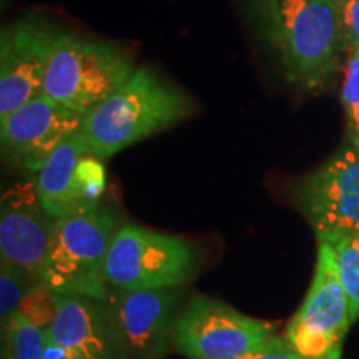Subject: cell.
I'll return each mask as SVG.
<instances>
[{"label":"cell","instance_id":"obj_1","mask_svg":"<svg viewBox=\"0 0 359 359\" xmlns=\"http://www.w3.org/2000/svg\"><path fill=\"white\" fill-rule=\"evenodd\" d=\"M269 45L288 82L318 90L330 82L343 48L331 0H236Z\"/></svg>","mask_w":359,"mask_h":359},{"label":"cell","instance_id":"obj_2","mask_svg":"<svg viewBox=\"0 0 359 359\" xmlns=\"http://www.w3.org/2000/svg\"><path fill=\"white\" fill-rule=\"evenodd\" d=\"M193 110L191 98L185 92L150 69H137L116 92L83 115L80 133L88 154L107 160L182 122Z\"/></svg>","mask_w":359,"mask_h":359},{"label":"cell","instance_id":"obj_3","mask_svg":"<svg viewBox=\"0 0 359 359\" xmlns=\"http://www.w3.org/2000/svg\"><path fill=\"white\" fill-rule=\"evenodd\" d=\"M118 215L110 206L75 210L53 219V235L42 283L53 293L107 299L103 280L107 255L118 231Z\"/></svg>","mask_w":359,"mask_h":359},{"label":"cell","instance_id":"obj_4","mask_svg":"<svg viewBox=\"0 0 359 359\" xmlns=\"http://www.w3.org/2000/svg\"><path fill=\"white\" fill-rule=\"evenodd\" d=\"M200 255L187 238L123 224L115 233L103 266V280L114 291L180 288L195 280Z\"/></svg>","mask_w":359,"mask_h":359},{"label":"cell","instance_id":"obj_5","mask_svg":"<svg viewBox=\"0 0 359 359\" xmlns=\"http://www.w3.org/2000/svg\"><path fill=\"white\" fill-rule=\"evenodd\" d=\"M135 70L132 60L111 43L58 32L42 93L85 115L122 87Z\"/></svg>","mask_w":359,"mask_h":359},{"label":"cell","instance_id":"obj_6","mask_svg":"<svg viewBox=\"0 0 359 359\" xmlns=\"http://www.w3.org/2000/svg\"><path fill=\"white\" fill-rule=\"evenodd\" d=\"M351 325L349 299L333 248L326 241H318L311 286L283 338L303 359H341Z\"/></svg>","mask_w":359,"mask_h":359},{"label":"cell","instance_id":"obj_7","mask_svg":"<svg viewBox=\"0 0 359 359\" xmlns=\"http://www.w3.org/2000/svg\"><path fill=\"white\" fill-rule=\"evenodd\" d=\"M275 336L271 323L198 294L180 313L173 348L190 359H241L262 349Z\"/></svg>","mask_w":359,"mask_h":359},{"label":"cell","instance_id":"obj_8","mask_svg":"<svg viewBox=\"0 0 359 359\" xmlns=\"http://www.w3.org/2000/svg\"><path fill=\"white\" fill-rule=\"evenodd\" d=\"M294 198L318 241L359 231V145L349 142L309 173Z\"/></svg>","mask_w":359,"mask_h":359},{"label":"cell","instance_id":"obj_9","mask_svg":"<svg viewBox=\"0 0 359 359\" xmlns=\"http://www.w3.org/2000/svg\"><path fill=\"white\" fill-rule=\"evenodd\" d=\"M185 286L150 291L109 290V306L115 333L127 359H161L173 344Z\"/></svg>","mask_w":359,"mask_h":359},{"label":"cell","instance_id":"obj_10","mask_svg":"<svg viewBox=\"0 0 359 359\" xmlns=\"http://www.w3.org/2000/svg\"><path fill=\"white\" fill-rule=\"evenodd\" d=\"M82 123L83 115L42 93L0 118L2 158L37 175L53 151L80 132Z\"/></svg>","mask_w":359,"mask_h":359},{"label":"cell","instance_id":"obj_11","mask_svg":"<svg viewBox=\"0 0 359 359\" xmlns=\"http://www.w3.org/2000/svg\"><path fill=\"white\" fill-rule=\"evenodd\" d=\"M57 32L37 15L2 30L0 40V118L42 95L45 70Z\"/></svg>","mask_w":359,"mask_h":359},{"label":"cell","instance_id":"obj_12","mask_svg":"<svg viewBox=\"0 0 359 359\" xmlns=\"http://www.w3.org/2000/svg\"><path fill=\"white\" fill-rule=\"evenodd\" d=\"M53 235V218L45 212L35 182L12 187L0 205V253L4 262L25 269L42 283Z\"/></svg>","mask_w":359,"mask_h":359},{"label":"cell","instance_id":"obj_13","mask_svg":"<svg viewBox=\"0 0 359 359\" xmlns=\"http://www.w3.org/2000/svg\"><path fill=\"white\" fill-rule=\"evenodd\" d=\"M52 334L67 359H127L105 299L53 293Z\"/></svg>","mask_w":359,"mask_h":359},{"label":"cell","instance_id":"obj_14","mask_svg":"<svg viewBox=\"0 0 359 359\" xmlns=\"http://www.w3.org/2000/svg\"><path fill=\"white\" fill-rule=\"evenodd\" d=\"M85 155H90L87 142L79 132L53 151L34 180L45 212L53 219L80 208L77 168Z\"/></svg>","mask_w":359,"mask_h":359},{"label":"cell","instance_id":"obj_15","mask_svg":"<svg viewBox=\"0 0 359 359\" xmlns=\"http://www.w3.org/2000/svg\"><path fill=\"white\" fill-rule=\"evenodd\" d=\"M45 330L29 320L22 309L13 313L2 325V359H42Z\"/></svg>","mask_w":359,"mask_h":359},{"label":"cell","instance_id":"obj_16","mask_svg":"<svg viewBox=\"0 0 359 359\" xmlns=\"http://www.w3.org/2000/svg\"><path fill=\"white\" fill-rule=\"evenodd\" d=\"M327 243V241H326ZM336 268L349 299L353 325L359 320V231L331 241Z\"/></svg>","mask_w":359,"mask_h":359},{"label":"cell","instance_id":"obj_17","mask_svg":"<svg viewBox=\"0 0 359 359\" xmlns=\"http://www.w3.org/2000/svg\"><path fill=\"white\" fill-rule=\"evenodd\" d=\"M32 281L39 283L25 269L0 259V320H2V325L8 321L13 313L19 311L27 294L30 293Z\"/></svg>","mask_w":359,"mask_h":359},{"label":"cell","instance_id":"obj_18","mask_svg":"<svg viewBox=\"0 0 359 359\" xmlns=\"http://www.w3.org/2000/svg\"><path fill=\"white\" fill-rule=\"evenodd\" d=\"M103 190H105V172H103L102 160L92 155H85L77 168L79 210L100 205Z\"/></svg>","mask_w":359,"mask_h":359},{"label":"cell","instance_id":"obj_19","mask_svg":"<svg viewBox=\"0 0 359 359\" xmlns=\"http://www.w3.org/2000/svg\"><path fill=\"white\" fill-rule=\"evenodd\" d=\"M343 105L348 116L349 138L359 145V52L349 53L343 85Z\"/></svg>","mask_w":359,"mask_h":359},{"label":"cell","instance_id":"obj_20","mask_svg":"<svg viewBox=\"0 0 359 359\" xmlns=\"http://www.w3.org/2000/svg\"><path fill=\"white\" fill-rule=\"evenodd\" d=\"M343 48L359 52V0H331Z\"/></svg>","mask_w":359,"mask_h":359},{"label":"cell","instance_id":"obj_21","mask_svg":"<svg viewBox=\"0 0 359 359\" xmlns=\"http://www.w3.org/2000/svg\"><path fill=\"white\" fill-rule=\"evenodd\" d=\"M241 359H303L298 353H294L285 338L275 336L268 341L266 344L258 351L248 354Z\"/></svg>","mask_w":359,"mask_h":359},{"label":"cell","instance_id":"obj_22","mask_svg":"<svg viewBox=\"0 0 359 359\" xmlns=\"http://www.w3.org/2000/svg\"><path fill=\"white\" fill-rule=\"evenodd\" d=\"M42 359H67L65 349L60 346V343L52 334L50 327L45 330V341H43V353Z\"/></svg>","mask_w":359,"mask_h":359}]
</instances>
